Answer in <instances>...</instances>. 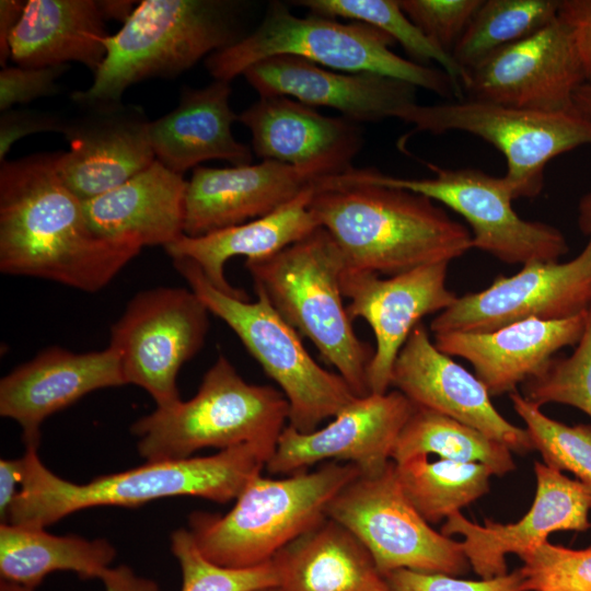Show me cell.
Returning a JSON list of instances; mask_svg holds the SVG:
<instances>
[{
	"instance_id": "46",
	"label": "cell",
	"mask_w": 591,
	"mask_h": 591,
	"mask_svg": "<svg viewBox=\"0 0 591 591\" xmlns=\"http://www.w3.org/2000/svg\"><path fill=\"white\" fill-rule=\"evenodd\" d=\"M100 580L106 591H160L154 580L137 575L127 565L107 568Z\"/></svg>"
},
{
	"instance_id": "15",
	"label": "cell",
	"mask_w": 591,
	"mask_h": 591,
	"mask_svg": "<svg viewBox=\"0 0 591 591\" xmlns=\"http://www.w3.org/2000/svg\"><path fill=\"white\" fill-rule=\"evenodd\" d=\"M586 82L568 27L558 16L536 33L506 46L465 71L464 99L542 112L575 111Z\"/></svg>"
},
{
	"instance_id": "42",
	"label": "cell",
	"mask_w": 591,
	"mask_h": 591,
	"mask_svg": "<svg viewBox=\"0 0 591 591\" xmlns=\"http://www.w3.org/2000/svg\"><path fill=\"white\" fill-rule=\"evenodd\" d=\"M69 65L43 68L21 66L4 67L0 71V111L16 104H26L36 99L51 96L59 92L57 79Z\"/></svg>"
},
{
	"instance_id": "25",
	"label": "cell",
	"mask_w": 591,
	"mask_h": 591,
	"mask_svg": "<svg viewBox=\"0 0 591 591\" xmlns=\"http://www.w3.org/2000/svg\"><path fill=\"white\" fill-rule=\"evenodd\" d=\"M587 312L564 320L529 318L485 333L433 334V344L450 357L467 360L490 396L510 394L543 370L557 351L578 344Z\"/></svg>"
},
{
	"instance_id": "21",
	"label": "cell",
	"mask_w": 591,
	"mask_h": 591,
	"mask_svg": "<svg viewBox=\"0 0 591 591\" xmlns=\"http://www.w3.org/2000/svg\"><path fill=\"white\" fill-rule=\"evenodd\" d=\"M391 386L415 406L438 412L503 443L511 451L533 450L526 429L509 422L495 408L476 375L440 351L419 323L399 350Z\"/></svg>"
},
{
	"instance_id": "19",
	"label": "cell",
	"mask_w": 591,
	"mask_h": 591,
	"mask_svg": "<svg viewBox=\"0 0 591 591\" xmlns=\"http://www.w3.org/2000/svg\"><path fill=\"white\" fill-rule=\"evenodd\" d=\"M84 113L67 120L70 143L59 153L57 172L83 202L132 178L149 167L155 155L144 112L120 102L81 105Z\"/></svg>"
},
{
	"instance_id": "35",
	"label": "cell",
	"mask_w": 591,
	"mask_h": 591,
	"mask_svg": "<svg viewBox=\"0 0 591 591\" xmlns=\"http://www.w3.org/2000/svg\"><path fill=\"white\" fill-rule=\"evenodd\" d=\"M292 3L305 8L310 14L358 21L385 32L401 44L413 61L425 66L437 62L464 99L461 88L464 71L451 54L433 44L407 18L398 0H299Z\"/></svg>"
},
{
	"instance_id": "7",
	"label": "cell",
	"mask_w": 591,
	"mask_h": 591,
	"mask_svg": "<svg viewBox=\"0 0 591 591\" xmlns=\"http://www.w3.org/2000/svg\"><path fill=\"white\" fill-rule=\"evenodd\" d=\"M235 5L223 0L140 1L120 30L105 38L106 56L92 84L71 99L80 105L120 102L136 83L183 73L241 38Z\"/></svg>"
},
{
	"instance_id": "16",
	"label": "cell",
	"mask_w": 591,
	"mask_h": 591,
	"mask_svg": "<svg viewBox=\"0 0 591 591\" xmlns=\"http://www.w3.org/2000/svg\"><path fill=\"white\" fill-rule=\"evenodd\" d=\"M448 266L425 265L389 278L344 267L340 287L349 299V318H363L375 337L368 371L371 393L387 392L396 357L421 318L442 312L457 299L447 287Z\"/></svg>"
},
{
	"instance_id": "32",
	"label": "cell",
	"mask_w": 591,
	"mask_h": 591,
	"mask_svg": "<svg viewBox=\"0 0 591 591\" xmlns=\"http://www.w3.org/2000/svg\"><path fill=\"white\" fill-rule=\"evenodd\" d=\"M482 463L495 476L515 468L511 450L479 430L434 410L415 406L394 445L391 460L401 463L417 455Z\"/></svg>"
},
{
	"instance_id": "6",
	"label": "cell",
	"mask_w": 591,
	"mask_h": 591,
	"mask_svg": "<svg viewBox=\"0 0 591 591\" xmlns=\"http://www.w3.org/2000/svg\"><path fill=\"white\" fill-rule=\"evenodd\" d=\"M359 475L357 465L336 461L280 479L258 475L229 512L190 513L188 531L210 561L228 568L254 567L326 519L332 499Z\"/></svg>"
},
{
	"instance_id": "10",
	"label": "cell",
	"mask_w": 591,
	"mask_h": 591,
	"mask_svg": "<svg viewBox=\"0 0 591 591\" xmlns=\"http://www.w3.org/2000/svg\"><path fill=\"white\" fill-rule=\"evenodd\" d=\"M403 121L414 125V131H463L493 144L506 159L503 177L514 199L540 195L551 160L591 146V120L577 109L542 113L462 99L436 105L417 103Z\"/></svg>"
},
{
	"instance_id": "20",
	"label": "cell",
	"mask_w": 591,
	"mask_h": 591,
	"mask_svg": "<svg viewBox=\"0 0 591 591\" xmlns=\"http://www.w3.org/2000/svg\"><path fill=\"white\" fill-rule=\"evenodd\" d=\"M237 120L250 130L258 158L293 166L316 181L350 170L363 146L357 123L323 115L289 96H259Z\"/></svg>"
},
{
	"instance_id": "50",
	"label": "cell",
	"mask_w": 591,
	"mask_h": 591,
	"mask_svg": "<svg viewBox=\"0 0 591 591\" xmlns=\"http://www.w3.org/2000/svg\"><path fill=\"white\" fill-rule=\"evenodd\" d=\"M0 591H35V589L18 583V582L1 579Z\"/></svg>"
},
{
	"instance_id": "37",
	"label": "cell",
	"mask_w": 591,
	"mask_h": 591,
	"mask_svg": "<svg viewBox=\"0 0 591 591\" xmlns=\"http://www.w3.org/2000/svg\"><path fill=\"white\" fill-rule=\"evenodd\" d=\"M522 395L538 405L556 403L576 407L591 417V306L584 332L568 357H554L522 384Z\"/></svg>"
},
{
	"instance_id": "22",
	"label": "cell",
	"mask_w": 591,
	"mask_h": 591,
	"mask_svg": "<svg viewBox=\"0 0 591 591\" xmlns=\"http://www.w3.org/2000/svg\"><path fill=\"white\" fill-rule=\"evenodd\" d=\"M126 384L118 352L50 346L0 381V415L16 421L26 449L38 450L46 418L94 391Z\"/></svg>"
},
{
	"instance_id": "3",
	"label": "cell",
	"mask_w": 591,
	"mask_h": 591,
	"mask_svg": "<svg viewBox=\"0 0 591 591\" xmlns=\"http://www.w3.org/2000/svg\"><path fill=\"white\" fill-rule=\"evenodd\" d=\"M275 449V444L244 443L209 456L146 461L136 468L76 484L54 474L43 464L37 450L30 448L22 456V485L8 523L46 528L86 508H135L175 496L225 503L236 499L260 475Z\"/></svg>"
},
{
	"instance_id": "13",
	"label": "cell",
	"mask_w": 591,
	"mask_h": 591,
	"mask_svg": "<svg viewBox=\"0 0 591 591\" xmlns=\"http://www.w3.org/2000/svg\"><path fill=\"white\" fill-rule=\"evenodd\" d=\"M210 312L189 289L155 287L136 293L111 327L126 384L147 391L157 407L181 401L177 374L204 346Z\"/></svg>"
},
{
	"instance_id": "9",
	"label": "cell",
	"mask_w": 591,
	"mask_h": 591,
	"mask_svg": "<svg viewBox=\"0 0 591 591\" xmlns=\"http://www.w3.org/2000/svg\"><path fill=\"white\" fill-rule=\"evenodd\" d=\"M174 268L210 314L222 320L240 338L266 374L281 389L289 404L288 425L302 433L317 429L358 396L338 374L321 367L304 348L299 333L254 287L251 302L217 289L199 266L187 258H172Z\"/></svg>"
},
{
	"instance_id": "36",
	"label": "cell",
	"mask_w": 591,
	"mask_h": 591,
	"mask_svg": "<svg viewBox=\"0 0 591 591\" xmlns=\"http://www.w3.org/2000/svg\"><path fill=\"white\" fill-rule=\"evenodd\" d=\"M509 395L543 463L558 472L572 473L591 493V425L568 426L546 416L518 391Z\"/></svg>"
},
{
	"instance_id": "17",
	"label": "cell",
	"mask_w": 591,
	"mask_h": 591,
	"mask_svg": "<svg viewBox=\"0 0 591 591\" xmlns=\"http://www.w3.org/2000/svg\"><path fill=\"white\" fill-rule=\"evenodd\" d=\"M415 409L399 391L358 397L324 428L302 433L287 425L266 464L270 474L292 475L326 460L357 465L362 475L382 472Z\"/></svg>"
},
{
	"instance_id": "33",
	"label": "cell",
	"mask_w": 591,
	"mask_h": 591,
	"mask_svg": "<svg viewBox=\"0 0 591 591\" xmlns=\"http://www.w3.org/2000/svg\"><path fill=\"white\" fill-rule=\"evenodd\" d=\"M407 498L428 523H437L489 491L493 471L482 463L417 455L395 463Z\"/></svg>"
},
{
	"instance_id": "24",
	"label": "cell",
	"mask_w": 591,
	"mask_h": 591,
	"mask_svg": "<svg viewBox=\"0 0 591 591\" xmlns=\"http://www.w3.org/2000/svg\"><path fill=\"white\" fill-rule=\"evenodd\" d=\"M316 179L276 161L194 169L185 195L184 233L200 236L267 216Z\"/></svg>"
},
{
	"instance_id": "40",
	"label": "cell",
	"mask_w": 591,
	"mask_h": 591,
	"mask_svg": "<svg viewBox=\"0 0 591 591\" xmlns=\"http://www.w3.org/2000/svg\"><path fill=\"white\" fill-rule=\"evenodd\" d=\"M398 3L427 38L451 54L483 0H398Z\"/></svg>"
},
{
	"instance_id": "48",
	"label": "cell",
	"mask_w": 591,
	"mask_h": 591,
	"mask_svg": "<svg viewBox=\"0 0 591 591\" xmlns=\"http://www.w3.org/2000/svg\"><path fill=\"white\" fill-rule=\"evenodd\" d=\"M578 225L591 241V190L586 193L578 204Z\"/></svg>"
},
{
	"instance_id": "47",
	"label": "cell",
	"mask_w": 591,
	"mask_h": 591,
	"mask_svg": "<svg viewBox=\"0 0 591 591\" xmlns=\"http://www.w3.org/2000/svg\"><path fill=\"white\" fill-rule=\"evenodd\" d=\"M26 1L1 0L0 1V65L7 67L11 59L10 42L23 16Z\"/></svg>"
},
{
	"instance_id": "45",
	"label": "cell",
	"mask_w": 591,
	"mask_h": 591,
	"mask_svg": "<svg viewBox=\"0 0 591 591\" xmlns=\"http://www.w3.org/2000/svg\"><path fill=\"white\" fill-rule=\"evenodd\" d=\"M23 477L22 457L0 460V519L1 524L9 522L11 507L18 496Z\"/></svg>"
},
{
	"instance_id": "49",
	"label": "cell",
	"mask_w": 591,
	"mask_h": 591,
	"mask_svg": "<svg viewBox=\"0 0 591 591\" xmlns=\"http://www.w3.org/2000/svg\"><path fill=\"white\" fill-rule=\"evenodd\" d=\"M576 109L591 120V83L584 82L575 93Z\"/></svg>"
},
{
	"instance_id": "31",
	"label": "cell",
	"mask_w": 591,
	"mask_h": 591,
	"mask_svg": "<svg viewBox=\"0 0 591 591\" xmlns=\"http://www.w3.org/2000/svg\"><path fill=\"white\" fill-rule=\"evenodd\" d=\"M116 556L104 538L54 535L45 528L0 524V576L35 589L54 571L100 579Z\"/></svg>"
},
{
	"instance_id": "23",
	"label": "cell",
	"mask_w": 591,
	"mask_h": 591,
	"mask_svg": "<svg viewBox=\"0 0 591 591\" xmlns=\"http://www.w3.org/2000/svg\"><path fill=\"white\" fill-rule=\"evenodd\" d=\"M259 94L283 95L309 106H327L359 123L403 120L417 104L416 86L375 73L341 72L290 55L263 59L243 73Z\"/></svg>"
},
{
	"instance_id": "4",
	"label": "cell",
	"mask_w": 591,
	"mask_h": 591,
	"mask_svg": "<svg viewBox=\"0 0 591 591\" xmlns=\"http://www.w3.org/2000/svg\"><path fill=\"white\" fill-rule=\"evenodd\" d=\"M394 43L385 32L367 23L341 22L316 14L300 18L292 14L287 4L274 1L251 34L211 54L205 65L215 80L231 82L263 59L290 55L326 69L375 73L405 81L441 97L463 99L441 68L398 56L391 48Z\"/></svg>"
},
{
	"instance_id": "28",
	"label": "cell",
	"mask_w": 591,
	"mask_h": 591,
	"mask_svg": "<svg viewBox=\"0 0 591 591\" xmlns=\"http://www.w3.org/2000/svg\"><path fill=\"white\" fill-rule=\"evenodd\" d=\"M107 18L101 0H27L10 42L16 66L82 63L93 74L106 56Z\"/></svg>"
},
{
	"instance_id": "2",
	"label": "cell",
	"mask_w": 591,
	"mask_h": 591,
	"mask_svg": "<svg viewBox=\"0 0 591 591\" xmlns=\"http://www.w3.org/2000/svg\"><path fill=\"white\" fill-rule=\"evenodd\" d=\"M310 209L352 270L391 277L473 248L471 231L432 199L348 172L317 179Z\"/></svg>"
},
{
	"instance_id": "8",
	"label": "cell",
	"mask_w": 591,
	"mask_h": 591,
	"mask_svg": "<svg viewBox=\"0 0 591 591\" xmlns=\"http://www.w3.org/2000/svg\"><path fill=\"white\" fill-rule=\"evenodd\" d=\"M289 404L282 392L246 382L220 355L188 401L157 407L130 427L146 461L190 457L205 448L224 450L244 443L277 445L288 425Z\"/></svg>"
},
{
	"instance_id": "18",
	"label": "cell",
	"mask_w": 591,
	"mask_h": 591,
	"mask_svg": "<svg viewBox=\"0 0 591 591\" xmlns=\"http://www.w3.org/2000/svg\"><path fill=\"white\" fill-rule=\"evenodd\" d=\"M534 501L515 523L501 524L485 519V524L479 525L456 511L441 528L447 536H464L463 552L482 579L508 573L506 555L521 557L547 542L553 532H583L591 528V493L579 480L538 461L534 463Z\"/></svg>"
},
{
	"instance_id": "34",
	"label": "cell",
	"mask_w": 591,
	"mask_h": 591,
	"mask_svg": "<svg viewBox=\"0 0 591 591\" xmlns=\"http://www.w3.org/2000/svg\"><path fill=\"white\" fill-rule=\"evenodd\" d=\"M560 0H483L451 55L464 71L553 22Z\"/></svg>"
},
{
	"instance_id": "11",
	"label": "cell",
	"mask_w": 591,
	"mask_h": 591,
	"mask_svg": "<svg viewBox=\"0 0 591 591\" xmlns=\"http://www.w3.org/2000/svg\"><path fill=\"white\" fill-rule=\"evenodd\" d=\"M326 515L364 545L384 577L397 569L460 576L471 567L461 542L433 530L416 510L393 461L382 472L347 484Z\"/></svg>"
},
{
	"instance_id": "1",
	"label": "cell",
	"mask_w": 591,
	"mask_h": 591,
	"mask_svg": "<svg viewBox=\"0 0 591 591\" xmlns=\"http://www.w3.org/2000/svg\"><path fill=\"white\" fill-rule=\"evenodd\" d=\"M59 153L0 163V270L97 292L142 246L92 230L84 202L57 172Z\"/></svg>"
},
{
	"instance_id": "44",
	"label": "cell",
	"mask_w": 591,
	"mask_h": 591,
	"mask_svg": "<svg viewBox=\"0 0 591 591\" xmlns=\"http://www.w3.org/2000/svg\"><path fill=\"white\" fill-rule=\"evenodd\" d=\"M557 16L568 27L586 82L591 83V0H560Z\"/></svg>"
},
{
	"instance_id": "12",
	"label": "cell",
	"mask_w": 591,
	"mask_h": 591,
	"mask_svg": "<svg viewBox=\"0 0 591 591\" xmlns=\"http://www.w3.org/2000/svg\"><path fill=\"white\" fill-rule=\"evenodd\" d=\"M429 178H403L375 169L348 172L356 179L420 194L462 216L471 228L472 246L507 264L558 262L569 251L563 233L540 221L522 219L512 208L505 177L476 169H448L426 163Z\"/></svg>"
},
{
	"instance_id": "30",
	"label": "cell",
	"mask_w": 591,
	"mask_h": 591,
	"mask_svg": "<svg viewBox=\"0 0 591 591\" xmlns=\"http://www.w3.org/2000/svg\"><path fill=\"white\" fill-rule=\"evenodd\" d=\"M273 561L281 591H393L364 545L326 518Z\"/></svg>"
},
{
	"instance_id": "51",
	"label": "cell",
	"mask_w": 591,
	"mask_h": 591,
	"mask_svg": "<svg viewBox=\"0 0 591 591\" xmlns=\"http://www.w3.org/2000/svg\"><path fill=\"white\" fill-rule=\"evenodd\" d=\"M254 591H281V589L279 587H273V588H265V589H259V590H254Z\"/></svg>"
},
{
	"instance_id": "26",
	"label": "cell",
	"mask_w": 591,
	"mask_h": 591,
	"mask_svg": "<svg viewBox=\"0 0 591 591\" xmlns=\"http://www.w3.org/2000/svg\"><path fill=\"white\" fill-rule=\"evenodd\" d=\"M231 91L230 82L223 80L201 89L184 86L177 106L150 121L155 160L181 175L208 160H224L233 166L251 164V149L232 132L239 116L229 104Z\"/></svg>"
},
{
	"instance_id": "29",
	"label": "cell",
	"mask_w": 591,
	"mask_h": 591,
	"mask_svg": "<svg viewBox=\"0 0 591 591\" xmlns=\"http://www.w3.org/2000/svg\"><path fill=\"white\" fill-rule=\"evenodd\" d=\"M313 190L314 185L274 212L245 223L195 237L184 234L164 250L171 258L196 263L220 291L248 300L244 290L227 280V262L235 256L246 260L273 256L320 228L310 209Z\"/></svg>"
},
{
	"instance_id": "41",
	"label": "cell",
	"mask_w": 591,
	"mask_h": 591,
	"mask_svg": "<svg viewBox=\"0 0 591 591\" xmlns=\"http://www.w3.org/2000/svg\"><path fill=\"white\" fill-rule=\"evenodd\" d=\"M385 579L393 591H525L520 568L503 576L480 580L397 569L386 575Z\"/></svg>"
},
{
	"instance_id": "14",
	"label": "cell",
	"mask_w": 591,
	"mask_h": 591,
	"mask_svg": "<svg viewBox=\"0 0 591 591\" xmlns=\"http://www.w3.org/2000/svg\"><path fill=\"white\" fill-rule=\"evenodd\" d=\"M591 306V241L569 262H533L457 297L430 323L433 334L485 333L529 318L564 320Z\"/></svg>"
},
{
	"instance_id": "5",
	"label": "cell",
	"mask_w": 591,
	"mask_h": 591,
	"mask_svg": "<svg viewBox=\"0 0 591 591\" xmlns=\"http://www.w3.org/2000/svg\"><path fill=\"white\" fill-rule=\"evenodd\" d=\"M344 267L339 247L322 227L273 256L245 260L254 287L364 397L371 394L368 371L374 349L357 336L344 304Z\"/></svg>"
},
{
	"instance_id": "43",
	"label": "cell",
	"mask_w": 591,
	"mask_h": 591,
	"mask_svg": "<svg viewBox=\"0 0 591 591\" xmlns=\"http://www.w3.org/2000/svg\"><path fill=\"white\" fill-rule=\"evenodd\" d=\"M67 119L49 112L10 108L0 116V163L20 139L45 131L63 134Z\"/></svg>"
},
{
	"instance_id": "38",
	"label": "cell",
	"mask_w": 591,
	"mask_h": 591,
	"mask_svg": "<svg viewBox=\"0 0 591 591\" xmlns=\"http://www.w3.org/2000/svg\"><path fill=\"white\" fill-rule=\"evenodd\" d=\"M170 545L182 570V591H254L278 587L273 559L250 568L219 566L200 553L184 528L171 533Z\"/></svg>"
},
{
	"instance_id": "27",
	"label": "cell",
	"mask_w": 591,
	"mask_h": 591,
	"mask_svg": "<svg viewBox=\"0 0 591 591\" xmlns=\"http://www.w3.org/2000/svg\"><path fill=\"white\" fill-rule=\"evenodd\" d=\"M187 181L154 161L124 184L84 201L92 230L107 239L167 246L184 235Z\"/></svg>"
},
{
	"instance_id": "39",
	"label": "cell",
	"mask_w": 591,
	"mask_h": 591,
	"mask_svg": "<svg viewBox=\"0 0 591 591\" xmlns=\"http://www.w3.org/2000/svg\"><path fill=\"white\" fill-rule=\"evenodd\" d=\"M520 558L525 591H591V546L571 549L547 541Z\"/></svg>"
}]
</instances>
